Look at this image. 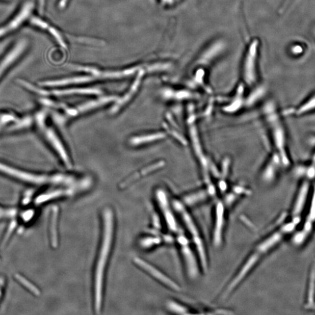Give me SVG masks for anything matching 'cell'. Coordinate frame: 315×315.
I'll return each mask as SVG.
<instances>
[{"label":"cell","instance_id":"1","mask_svg":"<svg viewBox=\"0 0 315 315\" xmlns=\"http://www.w3.org/2000/svg\"><path fill=\"white\" fill-rule=\"evenodd\" d=\"M102 219V237L94 277V309L97 314L100 313L102 309L105 273L114 243L115 229V215L111 208H104Z\"/></svg>","mask_w":315,"mask_h":315},{"label":"cell","instance_id":"2","mask_svg":"<svg viewBox=\"0 0 315 315\" xmlns=\"http://www.w3.org/2000/svg\"><path fill=\"white\" fill-rule=\"evenodd\" d=\"M261 112L274 153L279 157L283 166L288 167L290 159L286 144L285 129L275 103L273 101H269L264 105Z\"/></svg>","mask_w":315,"mask_h":315},{"label":"cell","instance_id":"3","mask_svg":"<svg viewBox=\"0 0 315 315\" xmlns=\"http://www.w3.org/2000/svg\"><path fill=\"white\" fill-rule=\"evenodd\" d=\"M0 173L22 182L35 186L51 185L66 187L69 185L72 180V175L65 173L39 174L23 170L2 162H0Z\"/></svg>","mask_w":315,"mask_h":315},{"label":"cell","instance_id":"4","mask_svg":"<svg viewBox=\"0 0 315 315\" xmlns=\"http://www.w3.org/2000/svg\"><path fill=\"white\" fill-rule=\"evenodd\" d=\"M34 126L41 134L43 139L50 145L65 167L72 168V162L69 154L64 146L63 141L51 126L47 123V113L46 110L36 113L34 115Z\"/></svg>","mask_w":315,"mask_h":315},{"label":"cell","instance_id":"5","mask_svg":"<svg viewBox=\"0 0 315 315\" xmlns=\"http://www.w3.org/2000/svg\"><path fill=\"white\" fill-rule=\"evenodd\" d=\"M294 227L293 224H286L281 228L278 231L274 232L262 240L256 246L253 251L250 254L247 259L240 269V272L243 275L247 276L254 268L260 258L268 253L274 247L279 243L286 232H289Z\"/></svg>","mask_w":315,"mask_h":315},{"label":"cell","instance_id":"6","mask_svg":"<svg viewBox=\"0 0 315 315\" xmlns=\"http://www.w3.org/2000/svg\"><path fill=\"white\" fill-rule=\"evenodd\" d=\"M260 47L259 40L254 38L246 47L241 68L242 82L245 87L252 88L257 84Z\"/></svg>","mask_w":315,"mask_h":315},{"label":"cell","instance_id":"7","mask_svg":"<svg viewBox=\"0 0 315 315\" xmlns=\"http://www.w3.org/2000/svg\"><path fill=\"white\" fill-rule=\"evenodd\" d=\"M172 206L173 209L178 214L181 221H183L186 228L191 235L192 240L196 246L198 257H199L202 268L205 270H207L208 268L207 253H206L203 240H202L195 221L193 220L182 202L175 200L172 202Z\"/></svg>","mask_w":315,"mask_h":315},{"label":"cell","instance_id":"8","mask_svg":"<svg viewBox=\"0 0 315 315\" xmlns=\"http://www.w3.org/2000/svg\"><path fill=\"white\" fill-rule=\"evenodd\" d=\"M30 46V41L27 38L17 40L10 49L0 60V81L8 71L25 54Z\"/></svg>","mask_w":315,"mask_h":315},{"label":"cell","instance_id":"9","mask_svg":"<svg viewBox=\"0 0 315 315\" xmlns=\"http://www.w3.org/2000/svg\"><path fill=\"white\" fill-rule=\"evenodd\" d=\"M34 3L28 1L23 4L20 9L6 25L0 27V39L11 33L21 27L32 15Z\"/></svg>","mask_w":315,"mask_h":315},{"label":"cell","instance_id":"10","mask_svg":"<svg viewBox=\"0 0 315 315\" xmlns=\"http://www.w3.org/2000/svg\"><path fill=\"white\" fill-rule=\"evenodd\" d=\"M135 265L138 266L139 268L144 270L149 275H150L153 278H155L156 280L161 282L165 286H167L168 288L172 290L178 292L180 290V286L176 283V282L172 280L171 278L168 277L166 274H165L163 272L160 271L154 266H152L148 262L145 261L139 257H136L133 259Z\"/></svg>","mask_w":315,"mask_h":315},{"label":"cell","instance_id":"11","mask_svg":"<svg viewBox=\"0 0 315 315\" xmlns=\"http://www.w3.org/2000/svg\"><path fill=\"white\" fill-rule=\"evenodd\" d=\"M118 98V97L116 96H100L98 98L89 100L88 102L79 104L78 106L74 108L67 107L64 111L65 112V115L70 117V118H72V117L74 118V117L96 110V109L103 107L105 104L115 102Z\"/></svg>","mask_w":315,"mask_h":315},{"label":"cell","instance_id":"12","mask_svg":"<svg viewBox=\"0 0 315 315\" xmlns=\"http://www.w3.org/2000/svg\"><path fill=\"white\" fill-rule=\"evenodd\" d=\"M155 197L157 203L159 204L168 228L172 232H177L178 225H177L174 214L173 213V209L169 204L167 193L163 189H157L155 191Z\"/></svg>","mask_w":315,"mask_h":315},{"label":"cell","instance_id":"13","mask_svg":"<svg viewBox=\"0 0 315 315\" xmlns=\"http://www.w3.org/2000/svg\"><path fill=\"white\" fill-rule=\"evenodd\" d=\"M177 241L180 246L181 256L183 257L188 275L191 278H195L199 274V266L195 254L190 246L188 240L184 235H179Z\"/></svg>","mask_w":315,"mask_h":315},{"label":"cell","instance_id":"14","mask_svg":"<svg viewBox=\"0 0 315 315\" xmlns=\"http://www.w3.org/2000/svg\"><path fill=\"white\" fill-rule=\"evenodd\" d=\"M84 183L74 186V187H61L51 190V191L40 194L36 197L34 202L36 205H40L50 201L59 199V198L70 196L74 195L78 191L84 189Z\"/></svg>","mask_w":315,"mask_h":315},{"label":"cell","instance_id":"15","mask_svg":"<svg viewBox=\"0 0 315 315\" xmlns=\"http://www.w3.org/2000/svg\"><path fill=\"white\" fill-rule=\"evenodd\" d=\"M225 208L221 201H219L216 206L215 226H214L213 242L214 245L219 247L223 240V230L225 224Z\"/></svg>","mask_w":315,"mask_h":315},{"label":"cell","instance_id":"16","mask_svg":"<svg viewBox=\"0 0 315 315\" xmlns=\"http://www.w3.org/2000/svg\"><path fill=\"white\" fill-rule=\"evenodd\" d=\"M143 75V71H141L138 76L136 78L135 82L133 83L132 87L121 98H118L117 99L113 107L111 109V114H115L117 112H118L121 109H122L126 104H127L131 99L134 97L137 90H138L141 80L142 78Z\"/></svg>","mask_w":315,"mask_h":315},{"label":"cell","instance_id":"17","mask_svg":"<svg viewBox=\"0 0 315 315\" xmlns=\"http://www.w3.org/2000/svg\"><path fill=\"white\" fill-rule=\"evenodd\" d=\"M101 91L96 88H67V89H55V90H48L44 88V96L55 95L57 96H64L70 95H100Z\"/></svg>","mask_w":315,"mask_h":315},{"label":"cell","instance_id":"18","mask_svg":"<svg viewBox=\"0 0 315 315\" xmlns=\"http://www.w3.org/2000/svg\"><path fill=\"white\" fill-rule=\"evenodd\" d=\"M224 47V44L220 41L212 43L200 55L199 59L198 60V63L200 65H208L220 55Z\"/></svg>","mask_w":315,"mask_h":315},{"label":"cell","instance_id":"19","mask_svg":"<svg viewBox=\"0 0 315 315\" xmlns=\"http://www.w3.org/2000/svg\"><path fill=\"white\" fill-rule=\"evenodd\" d=\"M163 95L165 98L175 101L191 100L196 99L197 96L195 92L188 88L180 90L166 89L164 91Z\"/></svg>","mask_w":315,"mask_h":315},{"label":"cell","instance_id":"20","mask_svg":"<svg viewBox=\"0 0 315 315\" xmlns=\"http://www.w3.org/2000/svg\"><path fill=\"white\" fill-rule=\"evenodd\" d=\"M165 165V162L163 161H158V162L153 163L149 166L144 168L141 169V170L138 172L135 173V174L132 175L130 176L127 177L126 180H124L119 185V188L120 189H124L128 187L129 185H130L133 182L141 178V177L144 176L146 175L149 174V173H151V172L155 171L156 169H159L161 168L164 167Z\"/></svg>","mask_w":315,"mask_h":315},{"label":"cell","instance_id":"21","mask_svg":"<svg viewBox=\"0 0 315 315\" xmlns=\"http://www.w3.org/2000/svg\"><path fill=\"white\" fill-rule=\"evenodd\" d=\"M166 133L158 132L149 133V134L133 137L129 140V144L132 145V146H139V145L151 143L155 142V141L163 140L166 138Z\"/></svg>","mask_w":315,"mask_h":315},{"label":"cell","instance_id":"22","mask_svg":"<svg viewBox=\"0 0 315 315\" xmlns=\"http://www.w3.org/2000/svg\"><path fill=\"white\" fill-rule=\"evenodd\" d=\"M309 191V181L304 180L299 188L296 199L295 200L293 212L294 215H299L302 211L306 203L307 197L308 196Z\"/></svg>","mask_w":315,"mask_h":315},{"label":"cell","instance_id":"23","mask_svg":"<svg viewBox=\"0 0 315 315\" xmlns=\"http://www.w3.org/2000/svg\"><path fill=\"white\" fill-rule=\"evenodd\" d=\"M91 80L92 78L90 76H81V77L42 81V82H39L38 85L44 88L59 87L68 86L70 84L86 83Z\"/></svg>","mask_w":315,"mask_h":315},{"label":"cell","instance_id":"24","mask_svg":"<svg viewBox=\"0 0 315 315\" xmlns=\"http://www.w3.org/2000/svg\"><path fill=\"white\" fill-rule=\"evenodd\" d=\"M59 209L54 206L51 209L49 226V235L51 245L54 248H58L59 245L58 222Z\"/></svg>","mask_w":315,"mask_h":315},{"label":"cell","instance_id":"25","mask_svg":"<svg viewBox=\"0 0 315 315\" xmlns=\"http://www.w3.org/2000/svg\"><path fill=\"white\" fill-rule=\"evenodd\" d=\"M34 125V116L25 115L18 117V119L11 124L5 130V133H14L30 128Z\"/></svg>","mask_w":315,"mask_h":315},{"label":"cell","instance_id":"26","mask_svg":"<svg viewBox=\"0 0 315 315\" xmlns=\"http://www.w3.org/2000/svg\"><path fill=\"white\" fill-rule=\"evenodd\" d=\"M19 116L12 112L0 113V133L5 132L6 129L18 119Z\"/></svg>","mask_w":315,"mask_h":315},{"label":"cell","instance_id":"27","mask_svg":"<svg viewBox=\"0 0 315 315\" xmlns=\"http://www.w3.org/2000/svg\"><path fill=\"white\" fill-rule=\"evenodd\" d=\"M315 110V94L309 97L296 110V115H304Z\"/></svg>","mask_w":315,"mask_h":315},{"label":"cell","instance_id":"28","mask_svg":"<svg viewBox=\"0 0 315 315\" xmlns=\"http://www.w3.org/2000/svg\"><path fill=\"white\" fill-rule=\"evenodd\" d=\"M15 279L17 280L24 287L29 291L32 294H33L36 296H39L40 294V290L34 284L32 283V282L27 278L19 274H16Z\"/></svg>","mask_w":315,"mask_h":315},{"label":"cell","instance_id":"29","mask_svg":"<svg viewBox=\"0 0 315 315\" xmlns=\"http://www.w3.org/2000/svg\"><path fill=\"white\" fill-rule=\"evenodd\" d=\"M211 193V191H206L205 190H201V191L192 193L191 195H188L185 197L184 200L185 203L189 205L196 204L199 203V201H203L206 199L207 197V194Z\"/></svg>","mask_w":315,"mask_h":315},{"label":"cell","instance_id":"30","mask_svg":"<svg viewBox=\"0 0 315 315\" xmlns=\"http://www.w3.org/2000/svg\"><path fill=\"white\" fill-rule=\"evenodd\" d=\"M161 242V238L157 237H147L144 238L141 240V247L144 249L150 248L152 246L159 245Z\"/></svg>","mask_w":315,"mask_h":315},{"label":"cell","instance_id":"31","mask_svg":"<svg viewBox=\"0 0 315 315\" xmlns=\"http://www.w3.org/2000/svg\"><path fill=\"white\" fill-rule=\"evenodd\" d=\"M167 306L168 309L173 313L178 314H187V309L184 306L179 304L178 303L174 301H169L167 302Z\"/></svg>","mask_w":315,"mask_h":315},{"label":"cell","instance_id":"32","mask_svg":"<svg viewBox=\"0 0 315 315\" xmlns=\"http://www.w3.org/2000/svg\"><path fill=\"white\" fill-rule=\"evenodd\" d=\"M30 22L32 25L39 28V29L46 30L49 28L48 24L44 21L41 18H40L36 16H31L29 18Z\"/></svg>","mask_w":315,"mask_h":315},{"label":"cell","instance_id":"33","mask_svg":"<svg viewBox=\"0 0 315 315\" xmlns=\"http://www.w3.org/2000/svg\"><path fill=\"white\" fill-rule=\"evenodd\" d=\"M17 227V223L16 221H13L10 224L9 227H8L7 229V232H6L5 237H4L3 241H2V246L5 245L9 240L10 238L12 235V234L15 231L16 228Z\"/></svg>","mask_w":315,"mask_h":315},{"label":"cell","instance_id":"34","mask_svg":"<svg viewBox=\"0 0 315 315\" xmlns=\"http://www.w3.org/2000/svg\"><path fill=\"white\" fill-rule=\"evenodd\" d=\"M17 209L15 208L5 209L2 207L0 208V219L14 218L17 215Z\"/></svg>","mask_w":315,"mask_h":315},{"label":"cell","instance_id":"35","mask_svg":"<svg viewBox=\"0 0 315 315\" xmlns=\"http://www.w3.org/2000/svg\"><path fill=\"white\" fill-rule=\"evenodd\" d=\"M48 32L54 36V38L57 40L58 42L63 46V47H66L65 43H64L61 35L59 34V32L55 29L54 28L50 27L48 28Z\"/></svg>","mask_w":315,"mask_h":315},{"label":"cell","instance_id":"36","mask_svg":"<svg viewBox=\"0 0 315 315\" xmlns=\"http://www.w3.org/2000/svg\"><path fill=\"white\" fill-rule=\"evenodd\" d=\"M309 217L311 220H313L315 219V187L313 189L312 202H311Z\"/></svg>","mask_w":315,"mask_h":315},{"label":"cell","instance_id":"37","mask_svg":"<svg viewBox=\"0 0 315 315\" xmlns=\"http://www.w3.org/2000/svg\"><path fill=\"white\" fill-rule=\"evenodd\" d=\"M35 212L34 210L29 209L26 212H23L21 215V218L23 221L28 222L30 221L34 217Z\"/></svg>","mask_w":315,"mask_h":315},{"label":"cell","instance_id":"38","mask_svg":"<svg viewBox=\"0 0 315 315\" xmlns=\"http://www.w3.org/2000/svg\"><path fill=\"white\" fill-rule=\"evenodd\" d=\"M32 194H33V192H32V191L27 192L22 199V204L23 205H27L28 204L30 203V202L32 199Z\"/></svg>","mask_w":315,"mask_h":315},{"label":"cell","instance_id":"39","mask_svg":"<svg viewBox=\"0 0 315 315\" xmlns=\"http://www.w3.org/2000/svg\"><path fill=\"white\" fill-rule=\"evenodd\" d=\"M44 5H45V0H38L39 11L40 14L43 13Z\"/></svg>","mask_w":315,"mask_h":315},{"label":"cell","instance_id":"40","mask_svg":"<svg viewBox=\"0 0 315 315\" xmlns=\"http://www.w3.org/2000/svg\"><path fill=\"white\" fill-rule=\"evenodd\" d=\"M3 285L4 281L2 279H0V298H1L2 296V290Z\"/></svg>","mask_w":315,"mask_h":315},{"label":"cell","instance_id":"41","mask_svg":"<svg viewBox=\"0 0 315 315\" xmlns=\"http://www.w3.org/2000/svg\"><path fill=\"white\" fill-rule=\"evenodd\" d=\"M163 2L167 3H169L171 2V0H163Z\"/></svg>","mask_w":315,"mask_h":315},{"label":"cell","instance_id":"42","mask_svg":"<svg viewBox=\"0 0 315 315\" xmlns=\"http://www.w3.org/2000/svg\"><path fill=\"white\" fill-rule=\"evenodd\" d=\"M313 35H314V38H315V25H314V27L313 28Z\"/></svg>","mask_w":315,"mask_h":315},{"label":"cell","instance_id":"43","mask_svg":"<svg viewBox=\"0 0 315 315\" xmlns=\"http://www.w3.org/2000/svg\"><path fill=\"white\" fill-rule=\"evenodd\" d=\"M2 1H9V0H2Z\"/></svg>","mask_w":315,"mask_h":315}]
</instances>
